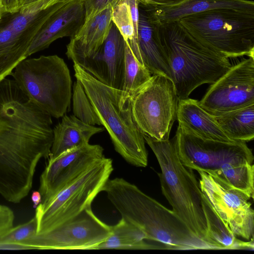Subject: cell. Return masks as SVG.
<instances>
[{
	"instance_id": "cell-1",
	"label": "cell",
	"mask_w": 254,
	"mask_h": 254,
	"mask_svg": "<svg viewBox=\"0 0 254 254\" xmlns=\"http://www.w3.org/2000/svg\"><path fill=\"white\" fill-rule=\"evenodd\" d=\"M52 124L13 79L0 82V195L6 200L19 203L29 193L39 161L50 154Z\"/></svg>"
},
{
	"instance_id": "cell-2",
	"label": "cell",
	"mask_w": 254,
	"mask_h": 254,
	"mask_svg": "<svg viewBox=\"0 0 254 254\" xmlns=\"http://www.w3.org/2000/svg\"><path fill=\"white\" fill-rule=\"evenodd\" d=\"M103 191L122 218L139 227L147 240L163 244L166 249L211 250L172 210L123 178L109 179Z\"/></svg>"
},
{
	"instance_id": "cell-3",
	"label": "cell",
	"mask_w": 254,
	"mask_h": 254,
	"mask_svg": "<svg viewBox=\"0 0 254 254\" xmlns=\"http://www.w3.org/2000/svg\"><path fill=\"white\" fill-rule=\"evenodd\" d=\"M158 25L179 100L203 84L213 83L232 66L229 58L198 42L178 21Z\"/></svg>"
},
{
	"instance_id": "cell-4",
	"label": "cell",
	"mask_w": 254,
	"mask_h": 254,
	"mask_svg": "<svg viewBox=\"0 0 254 254\" xmlns=\"http://www.w3.org/2000/svg\"><path fill=\"white\" fill-rule=\"evenodd\" d=\"M143 137L160 165L162 192L172 210L199 239L213 249L222 250L209 233L204 208V193L193 170L181 162L173 139L158 140Z\"/></svg>"
},
{
	"instance_id": "cell-5",
	"label": "cell",
	"mask_w": 254,
	"mask_h": 254,
	"mask_svg": "<svg viewBox=\"0 0 254 254\" xmlns=\"http://www.w3.org/2000/svg\"><path fill=\"white\" fill-rule=\"evenodd\" d=\"M73 68L76 79L83 85L115 150L131 165L146 167L148 153L145 141L133 121L131 98L123 99L121 90L102 83L78 64H74Z\"/></svg>"
},
{
	"instance_id": "cell-6",
	"label": "cell",
	"mask_w": 254,
	"mask_h": 254,
	"mask_svg": "<svg viewBox=\"0 0 254 254\" xmlns=\"http://www.w3.org/2000/svg\"><path fill=\"white\" fill-rule=\"evenodd\" d=\"M178 21L194 39L225 57H254V11L218 8Z\"/></svg>"
},
{
	"instance_id": "cell-7",
	"label": "cell",
	"mask_w": 254,
	"mask_h": 254,
	"mask_svg": "<svg viewBox=\"0 0 254 254\" xmlns=\"http://www.w3.org/2000/svg\"><path fill=\"white\" fill-rule=\"evenodd\" d=\"M10 76L31 101L52 117L65 114L70 104L72 80L63 59L57 55L27 58Z\"/></svg>"
},
{
	"instance_id": "cell-8",
	"label": "cell",
	"mask_w": 254,
	"mask_h": 254,
	"mask_svg": "<svg viewBox=\"0 0 254 254\" xmlns=\"http://www.w3.org/2000/svg\"><path fill=\"white\" fill-rule=\"evenodd\" d=\"M113 161L104 157L52 198L36 207L37 233L51 230L91 208V203L113 171Z\"/></svg>"
},
{
	"instance_id": "cell-9",
	"label": "cell",
	"mask_w": 254,
	"mask_h": 254,
	"mask_svg": "<svg viewBox=\"0 0 254 254\" xmlns=\"http://www.w3.org/2000/svg\"><path fill=\"white\" fill-rule=\"evenodd\" d=\"M179 99L169 77L152 75L148 82L131 98L133 121L145 136L158 140L169 139Z\"/></svg>"
},
{
	"instance_id": "cell-10",
	"label": "cell",
	"mask_w": 254,
	"mask_h": 254,
	"mask_svg": "<svg viewBox=\"0 0 254 254\" xmlns=\"http://www.w3.org/2000/svg\"><path fill=\"white\" fill-rule=\"evenodd\" d=\"M173 140L177 155L184 166L213 176L233 165L253 163L252 150L245 142L206 139L179 126Z\"/></svg>"
},
{
	"instance_id": "cell-11",
	"label": "cell",
	"mask_w": 254,
	"mask_h": 254,
	"mask_svg": "<svg viewBox=\"0 0 254 254\" xmlns=\"http://www.w3.org/2000/svg\"><path fill=\"white\" fill-rule=\"evenodd\" d=\"M112 233V226L99 219L91 208L48 231L37 233L21 244L31 249L95 250Z\"/></svg>"
},
{
	"instance_id": "cell-12",
	"label": "cell",
	"mask_w": 254,
	"mask_h": 254,
	"mask_svg": "<svg viewBox=\"0 0 254 254\" xmlns=\"http://www.w3.org/2000/svg\"><path fill=\"white\" fill-rule=\"evenodd\" d=\"M212 116L254 104V57L243 58L214 82L198 101Z\"/></svg>"
},
{
	"instance_id": "cell-13",
	"label": "cell",
	"mask_w": 254,
	"mask_h": 254,
	"mask_svg": "<svg viewBox=\"0 0 254 254\" xmlns=\"http://www.w3.org/2000/svg\"><path fill=\"white\" fill-rule=\"evenodd\" d=\"M197 172L202 191L233 233L247 240H253L254 211L251 198L210 174Z\"/></svg>"
},
{
	"instance_id": "cell-14",
	"label": "cell",
	"mask_w": 254,
	"mask_h": 254,
	"mask_svg": "<svg viewBox=\"0 0 254 254\" xmlns=\"http://www.w3.org/2000/svg\"><path fill=\"white\" fill-rule=\"evenodd\" d=\"M103 147L89 143L66 151L48 163L40 178L41 202L56 195L84 172L103 158Z\"/></svg>"
},
{
	"instance_id": "cell-15",
	"label": "cell",
	"mask_w": 254,
	"mask_h": 254,
	"mask_svg": "<svg viewBox=\"0 0 254 254\" xmlns=\"http://www.w3.org/2000/svg\"><path fill=\"white\" fill-rule=\"evenodd\" d=\"M126 41L112 21L104 42L92 55L76 63L102 83L121 90L124 80Z\"/></svg>"
},
{
	"instance_id": "cell-16",
	"label": "cell",
	"mask_w": 254,
	"mask_h": 254,
	"mask_svg": "<svg viewBox=\"0 0 254 254\" xmlns=\"http://www.w3.org/2000/svg\"><path fill=\"white\" fill-rule=\"evenodd\" d=\"M84 0L69 3L53 14L32 40L26 57L47 49L55 40L74 36L85 22Z\"/></svg>"
},
{
	"instance_id": "cell-17",
	"label": "cell",
	"mask_w": 254,
	"mask_h": 254,
	"mask_svg": "<svg viewBox=\"0 0 254 254\" xmlns=\"http://www.w3.org/2000/svg\"><path fill=\"white\" fill-rule=\"evenodd\" d=\"M138 8V60L152 75L163 74L171 78L169 65L162 45L159 26L143 8L139 6Z\"/></svg>"
},
{
	"instance_id": "cell-18",
	"label": "cell",
	"mask_w": 254,
	"mask_h": 254,
	"mask_svg": "<svg viewBox=\"0 0 254 254\" xmlns=\"http://www.w3.org/2000/svg\"><path fill=\"white\" fill-rule=\"evenodd\" d=\"M113 8L109 7L86 21L70 38L65 54L73 64L92 55L102 45L112 21Z\"/></svg>"
},
{
	"instance_id": "cell-19",
	"label": "cell",
	"mask_w": 254,
	"mask_h": 254,
	"mask_svg": "<svg viewBox=\"0 0 254 254\" xmlns=\"http://www.w3.org/2000/svg\"><path fill=\"white\" fill-rule=\"evenodd\" d=\"M142 7L157 24L179 21L197 13L218 8L254 11V2L249 0H188L171 6Z\"/></svg>"
},
{
	"instance_id": "cell-20",
	"label": "cell",
	"mask_w": 254,
	"mask_h": 254,
	"mask_svg": "<svg viewBox=\"0 0 254 254\" xmlns=\"http://www.w3.org/2000/svg\"><path fill=\"white\" fill-rule=\"evenodd\" d=\"M178 126L200 138L232 142L221 129L213 116L207 112L196 100L187 98L179 101L177 119Z\"/></svg>"
},
{
	"instance_id": "cell-21",
	"label": "cell",
	"mask_w": 254,
	"mask_h": 254,
	"mask_svg": "<svg viewBox=\"0 0 254 254\" xmlns=\"http://www.w3.org/2000/svg\"><path fill=\"white\" fill-rule=\"evenodd\" d=\"M105 130L86 124L73 115L64 114L53 129V141L48 159H54L64 152L89 143L91 137Z\"/></svg>"
},
{
	"instance_id": "cell-22",
	"label": "cell",
	"mask_w": 254,
	"mask_h": 254,
	"mask_svg": "<svg viewBox=\"0 0 254 254\" xmlns=\"http://www.w3.org/2000/svg\"><path fill=\"white\" fill-rule=\"evenodd\" d=\"M213 116L232 141L246 142L254 139V104Z\"/></svg>"
},
{
	"instance_id": "cell-23",
	"label": "cell",
	"mask_w": 254,
	"mask_h": 254,
	"mask_svg": "<svg viewBox=\"0 0 254 254\" xmlns=\"http://www.w3.org/2000/svg\"><path fill=\"white\" fill-rule=\"evenodd\" d=\"M145 233L139 227L123 218L112 226V233L95 250H145L156 249L146 243Z\"/></svg>"
},
{
	"instance_id": "cell-24",
	"label": "cell",
	"mask_w": 254,
	"mask_h": 254,
	"mask_svg": "<svg viewBox=\"0 0 254 254\" xmlns=\"http://www.w3.org/2000/svg\"><path fill=\"white\" fill-rule=\"evenodd\" d=\"M30 44L21 36L0 25V82L10 76L17 64L27 58Z\"/></svg>"
},
{
	"instance_id": "cell-25",
	"label": "cell",
	"mask_w": 254,
	"mask_h": 254,
	"mask_svg": "<svg viewBox=\"0 0 254 254\" xmlns=\"http://www.w3.org/2000/svg\"><path fill=\"white\" fill-rule=\"evenodd\" d=\"M138 6L137 0H122L113 7L112 12V22L137 60Z\"/></svg>"
},
{
	"instance_id": "cell-26",
	"label": "cell",
	"mask_w": 254,
	"mask_h": 254,
	"mask_svg": "<svg viewBox=\"0 0 254 254\" xmlns=\"http://www.w3.org/2000/svg\"><path fill=\"white\" fill-rule=\"evenodd\" d=\"M152 74L137 59L126 42L122 98H131L150 79Z\"/></svg>"
},
{
	"instance_id": "cell-27",
	"label": "cell",
	"mask_w": 254,
	"mask_h": 254,
	"mask_svg": "<svg viewBox=\"0 0 254 254\" xmlns=\"http://www.w3.org/2000/svg\"><path fill=\"white\" fill-rule=\"evenodd\" d=\"M72 108L73 115L83 122L92 126L101 125L83 85L77 79L73 86Z\"/></svg>"
},
{
	"instance_id": "cell-28",
	"label": "cell",
	"mask_w": 254,
	"mask_h": 254,
	"mask_svg": "<svg viewBox=\"0 0 254 254\" xmlns=\"http://www.w3.org/2000/svg\"><path fill=\"white\" fill-rule=\"evenodd\" d=\"M37 221L35 216L26 223L11 227L0 237V241L19 244L37 233Z\"/></svg>"
},
{
	"instance_id": "cell-29",
	"label": "cell",
	"mask_w": 254,
	"mask_h": 254,
	"mask_svg": "<svg viewBox=\"0 0 254 254\" xmlns=\"http://www.w3.org/2000/svg\"><path fill=\"white\" fill-rule=\"evenodd\" d=\"M121 0H84L85 22L109 7L112 6L114 7Z\"/></svg>"
},
{
	"instance_id": "cell-30",
	"label": "cell",
	"mask_w": 254,
	"mask_h": 254,
	"mask_svg": "<svg viewBox=\"0 0 254 254\" xmlns=\"http://www.w3.org/2000/svg\"><path fill=\"white\" fill-rule=\"evenodd\" d=\"M14 214L9 207L0 204V237L13 226Z\"/></svg>"
},
{
	"instance_id": "cell-31",
	"label": "cell",
	"mask_w": 254,
	"mask_h": 254,
	"mask_svg": "<svg viewBox=\"0 0 254 254\" xmlns=\"http://www.w3.org/2000/svg\"><path fill=\"white\" fill-rule=\"evenodd\" d=\"M187 0H137L139 5L145 7L171 6L178 5Z\"/></svg>"
},
{
	"instance_id": "cell-32",
	"label": "cell",
	"mask_w": 254,
	"mask_h": 254,
	"mask_svg": "<svg viewBox=\"0 0 254 254\" xmlns=\"http://www.w3.org/2000/svg\"><path fill=\"white\" fill-rule=\"evenodd\" d=\"M5 13H13L21 8V0H1Z\"/></svg>"
},
{
	"instance_id": "cell-33",
	"label": "cell",
	"mask_w": 254,
	"mask_h": 254,
	"mask_svg": "<svg viewBox=\"0 0 254 254\" xmlns=\"http://www.w3.org/2000/svg\"><path fill=\"white\" fill-rule=\"evenodd\" d=\"M0 250H31V248L22 244L5 243L0 241Z\"/></svg>"
},
{
	"instance_id": "cell-34",
	"label": "cell",
	"mask_w": 254,
	"mask_h": 254,
	"mask_svg": "<svg viewBox=\"0 0 254 254\" xmlns=\"http://www.w3.org/2000/svg\"><path fill=\"white\" fill-rule=\"evenodd\" d=\"M31 200L34 204V207H36L42 201V196L39 191H34L31 195Z\"/></svg>"
},
{
	"instance_id": "cell-35",
	"label": "cell",
	"mask_w": 254,
	"mask_h": 254,
	"mask_svg": "<svg viewBox=\"0 0 254 254\" xmlns=\"http://www.w3.org/2000/svg\"><path fill=\"white\" fill-rule=\"evenodd\" d=\"M39 0H21V7L32 3Z\"/></svg>"
},
{
	"instance_id": "cell-36",
	"label": "cell",
	"mask_w": 254,
	"mask_h": 254,
	"mask_svg": "<svg viewBox=\"0 0 254 254\" xmlns=\"http://www.w3.org/2000/svg\"><path fill=\"white\" fill-rule=\"evenodd\" d=\"M5 12L3 9V7L2 5L1 0H0V21L3 16V15L5 14Z\"/></svg>"
},
{
	"instance_id": "cell-37",
	"label": "cell",
	"mask_w": 254,
	"mask_h": 254,
	"mask_svg": "<svg viewBox=\"0 0 254 254\" xmlns=\"http://www.w3.org/2000/svg\"></svg>"
}]
</instances>
